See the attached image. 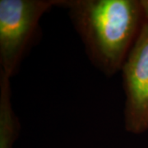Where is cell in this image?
Segmentation results:
<instances>
[{
	"label": "cell",
	"instance_id": "cell-1",
	"mask_svg": "<svg viewBox=\"0 0 148 148\" xmlns=\"http://www.w3.org/2000/svg\"><path fill=\"white\" fill-rule=\"evenodd\" d=\"M90 62L107 77L121 71L147 19L141 0H59Z\"/></svg>",
	"mask_w": 148,
	"mask_h": 148
},
{
	"label": "cell",
	"instance_id": "cell-2",
	"mask_svg": "<svg viewBox=\"0 0 148 148\" xmlns=\"http://www.w3.org/2000/svg\"><path fill=\"white\" fill-rule=\"evenodd\" d=\"M59 0H0V75L16 73L36 41L43 15Z\"/></svg>",
	"mask_w": 148,
	"mask_h": 148
},
{
	"label": "cell",
	"instance_id": "cell-3",
	"mask_svg": "<svg viewBox=\"0 0 148 148\" xmlns=\"http://www.w3.org/2000/svg\"><path fill=\"white\" fill-rule=\"evenodd\" d=\"M125 93L124 125L128 132L148 131V21L121 69Z\"/></svg>",
	"mask_w": 148,
	"mask_h": 148
},
{
	"label": "cell",
	"instance_id": "cell-4",
	"mask_svg": "<svg viewBox=\"0 0 148 148\" xmlns=\"http://www.w3.org/2000/svg\"><path fill=\"white\" fill-rule=\"evenodd\" d=\"M19 129L11 101L10 78L0 75V148H13Z\"/></svg>",
	"mask_w": 148,
	"mask_h": 148
},
{
	"label": "cell",
	"instance_id": "cell-5",
	"mask_svg": "<svg viewBox=\"0 0 148 148\" xmlns=\"http://www.w3.org/2000/svg\"><path fill=\"white\" fill-rule=\"evenodd\" d=\"M141 3H142V6H143L146 19L148 21V0H141Z\"/></svg>",
	"mask_w": 148,
	"mask_h": 148
}]
</instances>
